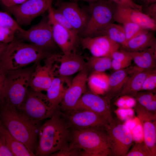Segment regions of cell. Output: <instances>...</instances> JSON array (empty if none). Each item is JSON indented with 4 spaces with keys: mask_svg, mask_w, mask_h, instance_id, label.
I'll list each match as a JSON object with an SVG mask.
<instances>
[{
    "mask_svg": "<svg viewBox=\"0 0 156 156\" xmlns=\"http://www.w3.org/2000/svg\"><path fill=\"white\" fill-rule=\"evenodd\" d=\"M8 71L0 103L19 109L27 94L32 73L36 65Z\"/></svg>",
    "mask_w": 156,
    "mask_h": 156,
    "instance_id": "obj_5",
    "label": "cell"
},
{
    "mask_svg": "<svg viewBox=\"0 0 156 156\" xmlns=\"http://www.w3.org/2000/svg\"><path fill=\"white\" fill-rule=\"evenodd\" d=\"M105 127L70 129L69 146L82 150L81 156H113Z\"/></svg>",
    "mask_w": 156,
    "mask_h": 156,
    "instance_id": "obj_3",
    "label": "cell"
},
{
    "mask_svg": "<svg viewBox=\"0 0 156 156\" xmlns=\"http://www.w3.org/2000/svg\"><path fill=\"white\" fill-rule=\"evenodd\" d=\"M117 22L122 24V26L124 29L126 36V42L142 33L148 30L144 29L138 25L129 21L121 20Z\"/></svg>",
    "mask_w": 156,
    "mask_h": 156,
    "instance_id": "obj_30",
    "label": "cell"
},
{
    "mask_svg": "<svg viewBox=\"0 0 156 156\" xmlns=\"http://www.w3.org/2000/svg\"><path fill=\"white\" fill-rule=\"evenodd\" d=\"M73 110H87L93 112L106 119L109 123L115 120L112 114L110 99L106 96H102L91 91H87L83 94Z\"/></svg>",
    "mask_w": 156,
    "mask_h": 156,
    "instance_id": "obj_13",
    "label": "cell"
},
{
    "mask_svg": "<svg viewBox=\"0 0 156 156\" xmlns=\"http://www.w3.org/2000/svg\"><path fill=\"white\" fill-rule=\"evenodd\" d=\"M68 77H54L46 94L51 107L57 110L71 81Z\"/></svg>",
    "mask_w": 156,
    "mask_h": 156,
    "instance_id": "obj_22",
    "label": "cell"
},
{
    "mask_svg": "<svg viewBox=\"0 0 156 156\" xmlns=\"http://www.w3.org/2000/svg\"><path fill=\"white\" fill-rule=\"evenodd\" d=\"M70 133L63 114L57 110L39 129L35 155H49L68 146Z\"/></svg>",
    "mask_w": 156,
    "mask_h": 156,
    "instance_id": "obj_1",
    "label": "cell"
},
{
    "mask_svg": "<svg viewBox=\"0 0 156 156\" xmlns=\"http://www.w3.org/2000/svg\"><path fill=\"white\" fill-rule=\"evenodd\" d=\"M8 71L2 67L0 63V102L4 87Z\"/></svg>",
    "mask_w": 156,
    "mask_h": 156,
    "instance_id": "obj_42",
    "label": "cell"
},
{
    "mask_svg": "<svg viewBox=\"0 0 156 156\" xmlns=\"http://www.w3.org/2000/svg\"><path fill=\"white\" fill-rule=\"evenodd\" d=\"M134 98L137 102L145 108L152 101L156 99V95L151 91H139Z\"/></svg>",
    "mask_w": 156,
    "mask_h": 156,
    "instance_id": "obj_34",
    "label": "cell"
},
{
    "mask_svg": "<svg viewBox=\"0 0 156 156\" xmlns=\"http://www.w3.org/2000/svg\"><path fill=\"white\" fill-rule=\"evenodd\" d=\"M143 130L144 141L150 150L156 155V116L139 103L134 106Z\"/></svg>",
    "mask_w": 156,
    "mask_h": 156,
    "instance_id": "obj_16",
    "label": "cell"
},
{
    "mask_svg": "<svg viewBox=\"0 0 156 156\" xmlns=\"http://www.w3.org/2000/svg\"><path fill=\"white\" fill-rule=\"evenodd\" d=\"M53 8L51 4L48 10V16L54 41L63 54L75 52L78 42L66 29L56 21L53 16Z\"/></svg>",
    "mask_w": 156,
    "mask_h": 156,
    "instance_id": "obj_18",
    "label": "cell"
},
{
    "mask_svg": "<svg viewBox=\"0 0 156 156\" xmlns=\"http://www.w3.org/2000/svg\"><path fill=\"white\" fill-rule=\"evenodd\" d=\"M58 2L57 9L67 19L79 37L85 29L90 18L87 9L81 8L75 2Z\"/></svg>",
    "mask_w": 156,
    "mask_h": 156,
    "instance_id": "obj_15",
    "label": "cell"
},
{
    "mask_svg": "<svg viewBox=\"0 0 156 156\" xmlns=\"http://www.w3.org/2000/svg\"><path fill=\"white\" fill-rule=\"evenodd\" d=\"M156 88V70L155 68L148 75L143 83L140 91L153 92L155 91Z\"/></svg>",
    "mask_w": 156,
    "mask_h": 156,
    "instance_id": "obj_35",
    "label": "cell"
},
{
    "mask_svg": "<svg viewBox=\"0 0 156 156\" xmlns=\"http://www.w3.org/2000/svg\"><path fill=\"white\" fill-rule=\"evenodd\" d=\"M51 54L34 44L24 43L15 38L9 44L0 63L8 71L15 70L38 63Z\"/></svg>",
    "mask_w": 156,
    "mask_h": 156,
    "instance_id": "obj_4",
    "label": "cell"
},
{
    "mask_svg": "<svg viewBox=\"0 0 156 156\" xmlns=\"http://www.w3.org/2000/svg\"><path fill=\"white\" fill-rule=\"evenodd\" d=\"M88 2L89 4L94 3L100 0H81Z\"/></svg>",
    "mask_w": 156,
    "mask_h": 156,
    "instance_id": "obj_47",
    "label": "cell"
},
{
    "mask_svg": "<svg viewBox=\"0 0 156 156\" xmlns=\"http://www.w3.org/2000/svg\"><path fill=\"white\" fill-rule=\"evenodd\" d=\"M108 37L114 42L122 46L126 42V37L122 26L112 23L107 26L99 36Z\"/></svg>",
    "mask_w": 156,
    "mask_h": 156,
    "instance_id": "obj_28",
    "label": "cell"
},
{
    "mask_svg": "<svg viewBox=\"0 0 156 156\" xmlns=\"http://www.w3.org/2000/svg\"></svg>",
    "mask_w": 156,
    "mask_h": 156,
    "instance_id": "obj_49",
    "label": "cell"
},
{
    "mask_svg": "<svg viewBox=\"0 0 156 156\" xmlns=\"http://www.w3.org/2000/svg\"><path fill=\"white\" fill-rule=\"evenodd\" d=\"M53 12L56 21L64 27L70 33L74 38L77 42H79V36L76 31L70 23L57 9L53 8Z\"/></svg>",
    "mask_w": 156,
    "mask_h": 156,
    "instance_id": "obj_31",
    "label": "cell"
},
{
    "mask_svg": "<svg viewBox=\"0 0 156 156\" xmlns=\"http://www.w3.org/2000/svg\"><path fill=\"white\" fill-rule=\"evenodd\" d=\"M9 44L0 42V61L5 52Z\"/></svg>",
    "mask_w": 156,
    "mask_h": 156,
    "instance_id": "obj_46",
    "label": "cell"
},
{
    "mask_svg": "<svg viewBox=\"0 0 156 156\" xmlns=\"http://www.w3.org/2000/svg\"><path fill=\"white\" fill-rule=\"evenodd\" d=\"M63 114L70 129L82 130L103 127L109 123L103 116L89 110H73Z\"/></svg>",
    "mask_w": 156,
    "mask_h": 156,
    "instance_id": "obj_12",
    "label": "cell"
},
{
    "mask_svg": "<svg viewBox=\"0 0 156 156\" xmlns=\"http://www.w3.org/2000/svg\"><path fill=\"white\" fill-rule=\"evenodd\" d=\"M116 104L121 108H129L135 106L136 101L134 98L127 95L120 96Z\"/></svg>",
    "mask_w": 156,
    "mask_h": 156,
    "instance_id": "obj_38",
    "label": "cell"
},
{
    "mask_svg": "<svg viewBox=\"0 0 156 156\" xmlns=\"http://www.w3.org/2000/svg\"><path fill=\"white\" fill-rule=\"evenodd\" d=\"M1 116L4 126L15 138L31 153L37 148L39 129L36 122L18 109L3 105Z\"/></svg>",
    "mask_w": 156,
    "mask_h": 156,
    "instance_id": "obj_2",
    "label": "cell"
},
{
    "mask_svg": "<svg viewBox=\"0 0 156 156\" xmlns=\"http://www.w3.org/2000/svg\"><path fill=\"white\" fill-rule=\"evenodd\" d=\"M112 60L109 56H92L86 62L87 68L91 73L104 72L111 68Z\"/></svg>",
    "mask_w": 156,
    "mask_h": 156,
    "instance_id": "obj_29",
    "label": "cell"
},
{
    "mask_svg": "<svg viewBox=\"0 0 156 156\" xmlns=\"http://www.w3.org/2000/svg\"><path fill=\"white\" fill-rule=\"evenodd\" d=\"M131 67L115 71L109 77L108 88L105 94L110 100L119 94L130 73Z\"/></svg>",
    "mask_w": 156,
    "mask_h": 156,
    "instance_id": "obj_25",
    "label": "cell"
},
{
    "mask_svg": "<svg viewBox=\"0 0 156 156\" xmlns=\"http://www.w3.org/2000/svg\"><path fill=\"white\" fill-rule=\"evenodd\" d=\"M79 41L82 48L88 50L94 57H111L112 53L120 47V44L104 35L79 37Z\"/></svg>",
    "mask_w": 156,
    "mask_h": 156,
    "instance_id": "obj_17",
    "label": "cell"
},
{
    "mask_svg": "<svg viewBox=\"0 0 156 156\" xmlns=\"http://www.w3.org/2000/svg\"><path fill=\"white\" fill-rule=\"evenodd\" d=\"M50 67L44 64L42 66L38 62L31 76L29 87L36 92L46 91L50 86L54 77Z\"/></svg>",
    "mask_w": 156,
    "mask_h": 156,
    "instance_id": "obj_20",
    "label": "cell"
},
{
    "mask_svg": "<svg viewBox=\"0 0 156 156\" xmlns=\"http://www.w3.org/2000/svg\"><path fill=\"white\" fill-rule=\"evenodd\" d=\"M105 128L113 156H125L133 144L131 131L125 125L115 120Z\"/></svg>",
    "mask_w": 156,
    "mask_h": 156,
    "instance_id": "obj_9",
    "label": "cell"
},
{
    "mask_svg": "<svg viewBox=\"0 0 156 156\" xmlns=\"http://www.w3.org/2000/svg\"><path fill=\"white\" fill-rule=\"evenodd\" d=\"M15 38L34 44L48 53L58 47L54 40L48 15L44 16L41 21L27 30L17 31Z\"/></svg>",
    "mask_w": 156,
    "mask_h": 156,
    "instance_id": "obj_7",
    "label": "cell"
},
{
    "mask_svg": "<svg viewBox=\"0 0 156 156\" xmlns=\"http://www.w3.org/2000/svg\"><path fill=\"white\" fill-rule=\"evenodd\" d=\"M18 110L29 119L37 121L50 118L57 110L51 107L46 94L32 90L28 91Z\"/></svg>",
    "mask_w": 156,
    "mask_h": 156,
    "instance_id": "obj_10",
    "label": "cell"
},
{
    "mask_svg": "<svg viewBox=\"0 0 156 156\" xmlns=\"http://www.w3.org/2000/svg\"><path fill=\"white\" fill-rule=\"evenodd\" d=\"M114 20L117 22L121 20L129 21L150 31H155L156 29V21L142 11L131 8L118 6Z\"/></svg>",
    "mask_w": 156,
    "mask_h": 156,
    "instance_id": "obj_19",
    "label": "cell"
},
{
    "mask_svg": "<svg viewBox=\"0 0 156 156\" xmlns=\"http://www.w3.org/2000/svg\"><path fill=\"white\" fill-rule=\"evenodd\" d=\"M156 43L150 47L141 51L129 52L130 54L138 68L143 70L155 68Z\"/></svg>",
    "mask_w": 156,
    "mask_h": 156,
    "instance_id": "obj_23",
    "label": "cell"
},
{
    "mask_svg": "<svg viewBox=\"0 0 156 156\" xmlns=\"http://www.w3.org/2000/svg\"><path fill=\"white\" fill-rule=\"evenodd\" d=\"M89 71L87 68L79 72L66 91L58 108L66 113L74 109L81 95L87 91Z\"/></svg>",
    "mask_w": 156,
    "mask_h": 156,
    "instance_id": "obj_14",
    "label": "cell"
},
{
    "mask_svg": "<svg viewBox=\"0 0 156 156\" xmlns=\"http://www.w3.org/2000/svg\"><path fill=\"white\" fill-rule=\"evenodd\" d=\"M44 62L50 66L55 77H68L87 68L83 57L75 52L62 55L53 53Z\"/></svg>",
    "mask_w": 156,
    "mask_h": 156,
    "instance_id": "obj_8",
    "label": "cell"
},
{
    "mask_svg": "<svg viewBox=\"0 0 156 156\" xmlns=\"http://www.w3.org/2000/svg\"><path fill=\"white\" fill-rule=\"evenodd\" d=\"M57 0L58 1H61L62 0Z\"/></svg>",
    "mask_w": 156,
    "mask_h": 156,
    "instance_id": "obj_48",
    "label": "cell"
},
{
    "mask_svg": "<svg viewBox=\"0 0 156 156\" xmlns=\"http://www.w3.org/2000/svg\"><path fill=\"white\" fill-rule=\"evenodd\" d=\"M111 57L112 59L119 61L132 60L129 52L125 50H116L112 53Z\"/></svg>",
    "mask_w": 156,
    "mask_h": 156,
    "instance_id": "obj_39",
    "label": "cell"
},
{
    "mask_svg": "<svg viewBox=\"0 0 156 156\" xmlns=\"http://www.w3.org/2000/svg\"><path fill=\"white\" fill-rule=\"evenodd\" d=\"M132 61H119L112 59L111 68L115 71L122 70L129 67L131 64Z\"/></svg>",
    "mask_w": 156,
    "mask_h": 156,
    "instance_id": "obj_41",
    "label": "cell"
},
{
    "mask_svg": "<svg viewBox=\"0 0 156 156\" xmlns=\"http://www.w3.org/2000/svg\"><path fill=\"white\" fill-rule=\"evenodd\" d=\"M0 26L10 29L16 32H21L24 29L6 12L0 11Z\"/></svg>",
    "mask_w": 156,
    "mask_h": 156,
    "instance_id": "obj_32",
    "label": "cell"
},
{
    "mask_svg": "<svg viewBox=\"0 0 156 156\" xmlns=\"http://www.w3.org/2000/svg\"><path fill=\"white\" fill-rule=\"evenodd\" d=\"M81 150L70 147L69 145L52 154L54 156H81Z\"/></svg>",
    "mask_w": 156,
    "mask_h": 156,
    "instance_id": "obj_37",
    "label": "cell"
},
{
    "mask_svg": "<svg viewBox=\"0 0 156 156\" xmlns=\"http://www.w3.org/2000/svg\"><path fill=\"white\" fill-rule=\"evenodd\" d=\"M109 77L104 72L92 73L87 82L91 91L100 95L105 94L108 88Z\"/></svg>",
    "mask_w": 156,
    "mask_h": 156,
    "instance_id": "obj_27",
    "label": "cell"
},
{
    "mask_svg": "<svg viewBox=\"0 0 156 156\" xmlns=\"http://www.w3.org/2000/svg\"><path fill=\"white\" fill-rule=\"evenodd\" d=\"M53 0H27L23 3L5 8L12 14L20 25H28L36 17L48 11Z\"/></svg>",
    "mask_w": 156,
    "mask_h": 156,
    "instance_id": "obj_11",
    "label": "cell"
},
{
    "mask_svg": "<svg viewBox=\"0 0 156 156\" xmlns=\"http://www.w3.org/2000/svg\"><path fill=\"white\" fill-rule=\"evenodd\" d=\"M0 137L4 140L6 145L14 156H35L25 146L14 138L6 128L0 123Z\"/></svg>",
    "mask_w": 156,
    "mask_h": 156,
    "instance_id": "obj_26",
    "label": "cell"
},
{
    "mask_svg": "<svg viewBox=\"0 0 156 156\" xmlns=\"http://www.w3.org/2000/svg\"><path fill=\"white\" fill-rule=\"evenodd\" d=\"M153 69L143 70L136 66L131 67L130 73L119 95L120 96L127 95L134 98L137 93L140 91L148 75Z\"/></svg>",
    "mask_w": 156,
    "mask_h": 156,
    "instance_id": "obj_21",
    "label": "cell"
},
{
    "mask_svg": "<svg viewBox=\"0 0 156 156\" xmlns=\"http://www.w3.org/2000/svg\"><path fill=\"white\" fill-rule=\"evenodd\" d=\"M120 7L130 8L142 11V7L141 5L134 3L132 0H110Z\"/></svg>",
    "mask_w": 156,
    "mask_h": 156,
    "instance_id": "obj_40",
    "label": "cell"
},
{
    "mask_svg": "<svg viewBox=\"0 0 156 156\" xmlns=\"http://www.w3.org/2000/svg\"><path fill=\"white\" fill-rule=\"evenodd\" d=\"M125 156H155L144 141L135 144Z\"/></svg>",
    "mask_w": 156,
    "mask_h": 156,
    "instance_id": "obj_33",
    "label": "cell"
},
{
    "mask_svg": "<svg viewBox=\"0 0 156 156\" xmlns=\"http://www.w3.org/2000/svg\"><path fill=\"white\" fill-rule=\"evenodd\" d=\"M118 5L110 0H100L89 4L86 8L90 17L87 26L79 37L99 36L108 25L114 21Z\"/></svg>",
    "mask_w": 156,
    "mask_h": 156,
    "instance_id": "obj_6",
    "label": "cell"
},
{
    "mask_svg": "<svg viewBox=\"0 0 156 156\" xmlns=\"http://www.w3.org/2000/svg\"><path fill=\"white\" fill-rule=\"evenodd\" d=\"M16 32L14 30L0 26V42L10 43L15 38Z\"/></svg>",
    "mask_w": 156,
    "mask_h": 156,
    "instance_id": "obj_36",
    "label": "cell"
},
{
    "mask_svg": "<svg viewBox=\"0 0 156 156\" xmlns=\"http://www.w3.org/2000/svg\"><path fill=\"white\" fill-rule=\"evenodd\" d=\"M27 0H0V3L5 8L22 4Z\"/></svg>",
    "mask_w": 156,
    "mask_h": 156,
    "instance_id": "obj_44",
    "label": "cell"
},
{
    "mask_svg": "<svg viewBox=\"0 0 156 156\" xmlns=\"http://www.w3.org/2000/svg\"><path fill=\"white\" fill-rule=\"evenodd\" d=\"M156 3L153 4L146 8L145 13L149 17L156 21Z\"/></svg>",
    "mask_w": 156,
    "mask_h": 156,
    "instance_id": "obj_45",
    "label": "cell"
},
{
    "mask_svg": "<svg viewBox=\"0 0 156 156\" xmlns=\"http://www.w3.org/2000/svg\"><path fill=\"white\" fill-rule=\"evenodd\" d=\"M13 155L6 146L3 138L0 137V156H12Z\"/></svg>",
    "mask_w": 156,
    "mask_h": 156,
    "instance_id": "obj_43",
    "label": "cell"
},
{
    "mask_svg": "<svg viewBox=\"0 0 156 156\" xmlns=\"http://www.w3.org/2000/svg\"><path fill=\"white\" fill-rule=\"evenodd\" d=\"M147 30L127 41L122 46L129 52L141 51L147 49L156 43L153 33Z\"/></svg>",
    "mask_w": 156,
    "mask_h": 156,
    "instance_id": "obj_24",
    "label": "cell"
}]
</instances>
